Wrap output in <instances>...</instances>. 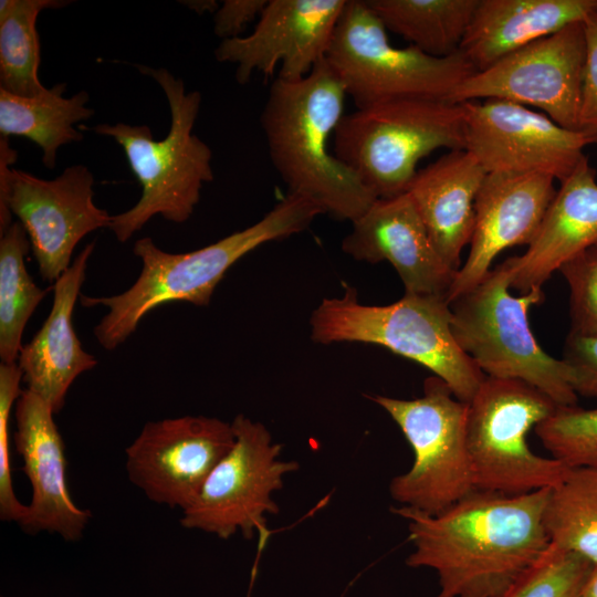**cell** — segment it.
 <instances>
[{
  "label": "cell",
  "instance_id": "24",
  "mask_svg": "<svg viewBox=\"0 0 597 597\" xmlns=\"http://www.w3.org/2000/svg\"><path fill=\"white\" fill-rule=\"evenodd\" d=\"M65 88V83H59L35 97H21L0 88V136L33 142L42 149V164L49 169L55 167L61 146L83 139L75 125L94 115L86 105L87 92L66 98Z\"/></svg>",
  "mask_w": 597,
  "mask_h": 597
},
{
  "label": "cell",
  "instance_id": "6",
  "mask_svg": "<svg viewBox=\"0 0 597 597\" xmlns=\"http://www.w3.org/2000/svg\"><path fill=\"white\" fill-rule=\"evenodd\" d=\"M333 137L334 155L377 199L391 198L407 191L420 159L464 149V114L447 100H391L345 114Z\"/></svg>",
  "mask_w": 597,
  "mask_h": 597
},
{
  "label": "cell",
  "instance_id": "28",
  "mask_svg": "<svg viewBox=\"0 0 597 597\" xmlns=\"http://www.w3.org/2000/svg\"><path fill=\"white\" fill-rule=\"evenodd\" d=\"M543 525L551 545L597 566V470L572 468L549 489Z\"/></svg>",
  "mask_w": 597,
  "mask_h": 597
},
{
  "label": "cell",
  "instance_id": "10",
  "mask_svg": "<svg viewBox=\"0 0 597 597\" xmlns=\"http://www.w3.org/2000/svg\"><path fill=\"white\" fill-rule=\"evenodd\" d=\"M396 422L413 461L389 484L400 506L439 513L474 490L467 444L468 404L433 376L415 399L369 396Z\"/></svg>",
  "mask_w": 597,
  "mask_h": 597
},
{
  "label": "cell",
  "instance_id": "35",
  "mask_svg": "<svg viewBox=\"0 0 597 597\" xmlns=\"http://www.w3.org/2000/svg\"><path fill=\"white\" fill-rule=\"evenodd\" d=\"M269 0H224L213 14V32L222 40L241 36L259 19Z\"/></svg>",
  "mask_w": 597,
  "mask_h": 597
},
{
  "label": "cell",
  "instance_id": "16",
  "mask_svg": "<svg viewBox=\"0 0 597 597\" xmlns=\"http://www.w3.org/2000/svg\"><path fill=\"white\" fill-rule=\"evenodd\" d=\"M346 0H269L252 33L222 40L218 62L237 65L235 80L247 84L254 72L296 81L326 57Z\"/></svg>",
  "mask_w": 597,
  "mask_h": 597
},
{
  "label": "cell",
  "instance_id": "27",
  "mask_svg": "<svg viewBox=\"0 0 597 597\" xmlns=\"http://www.w3.org/2000/svg\"><path fill=\"white\" fill-rule=\"evenodd\" d=\"M30 249L19 221L0 233V358L4 364L18 363L27 323L46 294L28 272Z\"/></svg>",
  "mask_w": 597,
  "mask_h": 597
},
{
  "label": "cell",
  "instance_id": "2",
  "mask_svg": "<svg viewBox=\"0 0 597 597\" xmlns=\"http://www.w3.org/2000/svg\"><path fill=\"white\" fill-rule=\"evenodd\" d=\"M346 92L327 63L321 61L303 78L276 77L260 123L269 156L287 187L338 220L350 222L377 199L329 149L344 114Z\"/></svg>",
  "mask_w": 597,
  "mask_h": 597
},
{
  "label": "cell",
  "instance_id": "26",
  "mask_svg": "<svg viewBox=\"0 0 597 597\" xmlns=\"http://www.w3.org/2000/svg\"><path fill=\"white\" fill-rule=\"evenodd\" d=\"M63 0L0 1V88L21 96L44 94L39 78L41 63L36 19L41 11L67 6Z\"/></svg>",
  "mask_w": 597,
  "mask_h": 597
},
{
  "label": "cell",
  "instance_id": "14",
  "mask_svg": "<svg viewBox=\"0 0 597 597\" xmlns=\"http://www.w3.org/2000/svg\"><path fill=\"white\" fill-rule=\"evenodd\" d=\"M465 146L486 174H544L559 182L597 144V133L562 127L548 116L503 100L460 103Z\"/></svg>",
  "mask_w": 597,
  "mask_h": 597
},
{
  "label": "cell",
  "instance_id": "32",
  "mask_svg": "<svg viewBox=\"0 0 597 597\" xmlns=\"http://www.w3.org/2000/svg\"><path fill=\"white\" fill-rule=\"evenodd\" d=\"M559 272L569 287L570 332L597 334V244L567 261Z\"/></svg>",
  "mask_w": 597,
  "mask_h": 597
},
{
  "label": "cell",
  "instance_id": "15",
  "mask_svg": "<svg viewBox=\"0 0 597 597\" xmlns=\"http://www.w3.org/2000/svg\"><path fill=\"white\" fill-rule=\"evenodd\" d=\"M234 444L231 422L184 416L144 425L126 448L129 481L150 501L185 511Z\"/></svg>",
  "mask_w": 597,
  "mask_h": 597
},
{
  "label": "cell",
  "instance_id": "21",
  "mask_svg": "<svg viewBox=\"0 0 597 597\" xmlns=\"http://www.w3.org/2000/svg\"><path fill=\"white\" fill-rule=\"evenodd\" d=\"M597 244L596 170L587 157L563 181L526 251L505 260L511 287L522 293L540 287L555 271Z\"/></svg>",
  "mask_w": 597,
  "mask_h": 597
},
{
  "label": "cell",
  "instance_id": "34",
  "mask_svg": "<svg viewBox=\"0 0 597 597\" xmlns=\"http://www.w3.org/2000/svg\"><path fill=\"white\" fill-rule=\"evenodd\" d=\"M585 62L579 111L580 129L597 133V12L584 20Z\"/></svg>",
  "mask_w": 597,
  "mask_h": 597
},
{
  "label": "cell",
  "instance_id": "4",
  "mask_svg": "<svg viewBox=\"0 0 597 597\" xmlns=\"http://www.w3.org/2000/svg\"><path fill=\"white\" fill-rule=\"evenodd\" d=\"M163 90L170 111V127L161 140L146 125L98 124L90 130L113 138L124 150L142 186V196L130 209L112 216L108 227L126 242L153 217L182 223L193 213L206 182L213 180L210 147L192 133L201 105L198 91L187 92L182 80L167 69L135 65Z\"/></svg>",
  "mask_w": 597,
  "mask_h": 597
},
{
  "label": "cell",
  "instance_id": "8",
  "mask_svg": "<svg viewBox=\"0 0 597 597\" xmlns=\"http://www.w3.org/2000/svg\"><path fill=\"white\" fill-rule=\"evenodd\" d=\"M558 407L536 387L485 376L468 402L467 444L476 490L520 495L561 483L570 467L536 454L527 434Z\"/></svg>",
  "mask_w": 597,
  "mask_h": 597
},
{
  "label": "cell",
  "instance_id": "3",
  "mask_svg": "<svg viewBox=\"0 0 597 597\" xmlns=\"http://www.w3.org/2000/svg\"><path fill=\"white\" fill-rule=\"evenodd\" d=\"M322 211L311 201L287 193L254 224L195 251L170 253L151 238L138 239L133 252L142 261L135 283L121 294L93 297L80 295L85 307L108 311L94 327L101 346L113 350L137 328L154 308L170 302L207 306L227 271L258 247L305 230Z\"/></svg>",
  "mask_w": 597,
  "mask_h": 597
},
{
  "label": "cell",
  "instance_id": "18",
  "mask_svg": "<svg viewBox=\"0 0 597 597\" xmlns=\"http://www.w3.org/2000/svg\"><path fill=\"white\" fill-rule=\"evenodd\" d=\"M54 415L48 402L28 389L14 406V444L32 490L19 526L29 534L48 532L75 542L83 536L92 513L71 498L65 447Z\"/></svg>",
  "mask_w": 597,
  "mask_h": 597
},
{
  "label": "cell",
  "instance_id": "5",
  "mask_svg": "<svg viewBox=\"0 0 597 597\" xmlns=\"http://www.w3.org/2000/svg\"><path fill=\"white\" fill-rule=\"evenodd\" d=\"M446 295L408 294L387 305H365L354 289L323 298L313 311L311 337L383 346L433 373L455 398L470 402L485 375L460 348L451 328Z\"/></svg>",
  "mask_w": 597,
  "mask_h": 597
},
{
  "label": "cell",
  "instance_id": "9",
  "mask_svg": "<svg viewBox=\"0 0 597 597\" xmlns=\"http://www.w3.org/2000/svg\"><path fill=\"white\" fill-rule=\"evenodd\" d=\"M325 59L357 108L398 98L448 101L476 72L460 51L437 57L392 46L366 0H346Z\"/></svg>",
  "mask_w": 597,
  "mask_h": 597
},
{
  "label": "cell",
  "instance_id": "25",
  "mask_svg": "<svg viewBox=\"0 0 597 597\" xmlns=\"http://www.w3.org/2000/svg\"><path fill=\"white\" fill-rule=\"evenodd\" d=\"M387 31L437 57L460 51L479 0H366Z\"/></svg>",
  "mask_w": 597,
  "mask_h": 597
},
{
  "label": "cell",
  "instance_id": "1",
  "mask_svg": "<svg viewBox=\"0 0 597 597\" xmlns=\"http://www.w3.org/2000/svg\"><path fill=\"white\" fill-rule=\"evenodd\" d=\"M548 493L474 489L436 514L395 507L413 546L406 564L434 570L437 597H503L551 545L543 525Z\"/></svg>",
  "mask_w": 597,
  "mask_h": 597
},
{
  "label": "cell",
  "instance_id": "11",
  "mask_svg": "<svg viewBox=\"0 0 597 597\" xmlns=\"http://www.w3.org/2000/svg\"><path fill=\"white\" fill-rule=\"evenodd\" d=\"M18 153L0 136V233L19 219L30 240L39 273L56 281L72 264L77 243L108 228L112 216L94 203V176L81 164L46 180L11 168Z\"/></svg>",
  "mask_w": 597,
  "mask_h": 597
},
{
  "label": "cell",
  "instance_id": "33",
  "mask_svg": "<svg viewBox=\"0 0 597 597\" xmlns=\"http://www.w3.org/2000/svg\"><path fill=\"white\" fill-rule=\"evenodd\" d=\"M562 359L568 367L570 384L577 396L597 399V334L569 332Z\"/></svg>",
  "mask_w": 597,
  "mask_h": 597
},
{
  "label": "cell",
  "instance_id": "30",
  "mask_svg": "<svg viewBox=\"0 0 597 597\" xmlns=\"http://www.w3.org/2000/svg\"><path fill=\"white\" fill-rule=\"evenodd\" d=\"M596 567L583 556L549 545L503 597H582Z\"/></svg>",
  "mask_w": 597,
  "mask_h": 597
},
{
  "label": "cell",
  "instance_id": "37",
  "mask_svg": "<svg viewBox=\"0 0 597 597\" xmlns=\"http://www.w3.org/2000/svg\"><path fill=\"white\" fill-rule=\"evenodd\" d=\"M582 597H597V567L587 583Z\"/></svg>",
  "mask_w": 597,
  "mask_h": 597
},
{
  "label": "cell",
  "instance_id": "20",
  "mask_svg": "<svg viewBox=\"0 0 597 597\" xmlns=\"http://www.w3.org/2000/svg\"><path fill=\"white\" fill-rule=\"evenodd\" d=\"M94 248V242L86 244L55 281L50 314L33 338L22 346L18 359L25 389L48 402L54 413L63 408L73 381L97 365L96 358L82 347L72 324Z\"/></svg>",
  "mask_w": 597,
  "mask_h": 597
},
{
  "label": "cell",
  "instance_id": "36",
  "mask_svg": "<svg viewBox=\"0 0 597 597\" xmlns=\"http://www.w3.org/2000/svg\"><path fill=\"white\" fill-rule=\"evenodd\" d=\"M181 3L198 14H203L206 12L214 14L220 7L214 0H190L181 1Z\"/></svg>",
  "mask_w": 597,
  "mask_h": 597
},
{
  "label": "cell",
  "instance_id": "22",
  "mask_svg": "<svg viewBox=\"0 0 597 597\" xmlns=\"http://www.w3.org/2000/svg\"><path fill=\"white\" fill-rule=\"evenodd\" d=\"M485 176L469 151L455 149L418 170L406 191L437 252L454 271L472 238L475 199Z\"/></svg>",
  "mask_w": 597,
  "mask_h": 597
},
{
  "label": "cell",
  "instance_id": "29",
  "mask_svg": "<svg viewBox=\"0 0 597 597\" xmlns=\"http://www.w3.org/2000/svg\"><path fill=\"white\" fill-rule=\"evenodd\" d=\"M534 432L552 458L570 468L597 470V408L558 406Z\"/></svg>",
  "mask_w": 597,
  "mask_h": 597
},
{
  "label": "cell",
  "instance_id": "17",
  "mask_svg": "<svg viewBox=\"0 0 597 597\" xmlns=\"http://www.w3.org/2000/svg\"><path fill=\"white\" fill-rule=\"evenodd\" d=\"M544 174H486L475 199V221L465 262L447 293L449 303L479 284L505 249L530 245L556 189Z\"/></svg>",
  "mask_w": 597,
  "mask_h": 597
},
{
  "label": "cell",
  "instance_id": "31",
  "mask_svg": "<svg viewBox=\"0 0 597 597\" xmlns=\"http://www.w3.org/2000/svg\"><path fill=\"white\" fill-rule=\"evenodd\" d=\"M22 371L18 363L0 365V519L3 522L19 523L25 512L15 495L11 474L9 419L18 398L22 392L20 387Z\"/></svg>",
  "mask_w": 597,
  "mask_h": 597
},
{
  "label": "cell",
  "instance_id": "13",
  "mask_svg": "<svg viewBox=\"0 0 597 597\" xmlns=\"http://www.w3.org/2000/svg\"><path fill=\"white\" fill-rule=\"evenodd\" d=\"M585 51L584 21L570 23L475 72L448 101L503 100L532 105L562 127L583 130L579 111Z\"/></svg>",
  "mask_w": 597,
  "mask_h": 597
},
{
  "label": "cell",
  "instance_id": "19",
  "mask_svg": "<svg viewBox=\"0 0 597 597\" xmlns=\"http://www.w3.org/2000/svg\"><path fill=\"white\" fill-rule=\"evenodd\" d=\"M342 249L357 261L389 262L408 294L446 295L457 271L437 252L409 195L378 198L353 221Z\"/></svg>",
  "mask_w": 597,
  "mask_h": 597
},
{
  "label": "cell",
  "instance_id": "23",
  "mask_svg": "<svg viewBox=\"0 0 597 597\" xmlns=\"http://www.w3.org/2000/svg\"><path fill=\"white\" fill-rule=\"evenodd\" d=\"M597 12V0H479L460 52L476 72Z\"/></svg>",
  "mask_w": 597,
  "mask_h": 597
},
{
  "label": "cell",
  "instance_id": "7",
  "mask_svg": "<svg viewBox=\"0 0 597 597\" xmlns=\"http://www.w3.org/2000/svg\"><path fill=\"white\" fill-rule=\"evenodd\" d=\"M510 287V270L503 261L450 303L458 345L485 376L520 379L558 406L577 405L568 367L547 354L531 329L528 312L545 300L543 289L514 296Z\"/></svg>",
  "mask_w": 597,
  "mask_h": 597
},
{
  "label": "cell",
  "instance_id": "12",
  "mask_svg": "<svg viewBox=\"0 0 597 597\" xmlns=\"http://www.w3.org/2000/svg\"><path fill=\"white\" fill-rule=\"evenodd\" d=\"M234 444L217 464L195 502L182 511L180 524L189 530L229 540L268 535V515L279 513L273 493L286 474L298 470L295 461L281 459L282 446L266 427L244 415L231 422Z\"/></svg>",
  "mask_w": 597,
  "mask_h": 597
}]
</instances>
